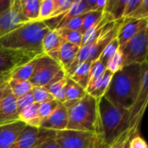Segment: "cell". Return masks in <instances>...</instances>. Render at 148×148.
Instances as JSON below:
<instances>
[{
	"label": "cell",
	"instance_id": "cell-1",
	"mask_svg": "<svg viewBox=\"0 0 148 148\" xmlns=\"http://www.w3.org/2000/svg\"><path fill=\"white\" fill-rule=\"evenodd\" d=\"M141 75V64L123 66L113 74L104 97L113 104L129 110L139 92Z\"/></svg>",
	"mask_w": 148,
	"mask_h": 148
},
{
	"label": "cell",
	"instance_id": "cell-2",
	"mask_svg": "<svg viewBox=\"0 0 148 148\" xmlns=\"http://www.w3.org/2000/svg\"><path fill=\"white\" fill-rule=\"evenodd\" d=\"M62 104L68 112L66 129L101 135L98 101L96 99L87 94L82 99L66 101Z\"/></svg>",
	"mask_w": 148,
	"mask_h": 148
},
{
	"label": "cell",
	"instance_id": "cell-3",
	"mask_svg": "<svg viewBox=\"0 0 148 148\" xmlns=\"http://www.w3.org/2000/svg\"><path fill=\"white\" fill-rule=\"evenodd\" d=\"M49 28L42 21L25 23L0 38V47L43 55L42 39Z\"/></svg>",
	"mask_w": 148,
	"mask_h": 148
},
{
	"label": "cell",
	"instance_id": "cell-4",
	"mask_svg": "<svg viewBox=\"0 0 148 148\" xmlns=\"http://www.w3.org/2000/svg\"><path fill=\"white\" fill-rule=\"evenodd\" d=\"M98 108L101 136L105 143L110 146L129 128V111L113 104L105 97L98 101Z\"/></svg>",
	"mask_w": 148,
	"mask_h": 148
},
{
	"label": "cell",
	"instance_id": "cell-5",
	"mask_svg": "<svg viewBox=\"0 0 148 148\" xmlns=\"http://www.w3.org/2000/svg\"><path fill=\"white\" fill-rule=\"evenodd\" d=\"M148 23L125 44L120 47L123 57V66L142 64L147 61Z\"/></svg>",
	"mask_w": 148,
	"mask_h": 148
},
{
	"label": "cell",
	"instance_id": "cell-6",
	"mask_svg": "<svg viewBox=\"0 0 148 148\" xmlns=\"http://www.w3.org/2000/svg\"><path fill=\"white\" fill-rule=\"evenodd\" d=\"M141 82L136 98L129 111V128L139 131L148 101V62L141 64Z\"/></svg>",
	"mask_w": 148,
	"mask_h": 148
},
{
	"label": "cell",
	"instance_id": "cell-7",
	"mask_svg": "<svg viewBox=\"0 0 148 148\" xmlns=\"http://www.w3.org/2000/svg\"><path fill=\"white\" fill-rule=\"evenodd\" d=\"M100 136L68 129L55 132V140L59 148H94Z\"/></svg>",
	"mask_w": 148,
	"mask_h": 148
},
{
	"label": "cell",
	"instance_id": "cell-8",
	"mask_svg": "<svg viewBox=\"0 0 148 148\" xmlns=\"http://www.w3.org/2000/svg\"><path fill=\"white\" fill-rule=\"evenodd\" d=\"M61 70L63 69L59 62L44 54L41 55L37 57L36 66L29 82L33 87H46Z\"/></svg>",
	"mask_w": 148,
	"mask_h": 148
},
{
	"label": "cell",
	"instance_id": "cell-9",
	"mask_svg": "<svg viewBox=\"0 0 148 148\" xmlns=\"http://www.w3.org/2000/svg\"><path fill=\"white\" fill-rule=\"evenodd\" d=\"M39 56L41 55L0 47V75L10 73Z\"/></svg>",
	"mask_w": 148,
	"mask_h": 148
},
{
	"label": "cell",
	"instance_id": "cell-10",
	"mask_svg": "<svg viewBox=\"0 0 148 148\" xmlns=\"http://www.w3.org/2000/svg\"><path fill=\"white\" fill-rule=\"evenodd\" d=\"M54 135V131L46 130L40 127H33L26 125L20 136L10 148H34Z\"/></svg>",
	"mask_w": 148,
	"mask_h": 148
},
{
	"label": "cell",
	"instance_id": "cell-11",
	"mask_svg": "<svg viewBox=\"0 0 148 148\" xmlns=\"http://www.w3.org/2000/svg\"><path fill=\"white\" fill-rule=\"evenodd\" d=\"M25 23L28 21L22 14L20 0H13L11 6L0 14V38Z\"/></svg>",
	"mask_w": 148,
	"mask_h": 148
},
{
	"label": "cell",
	"instance_id": "cell-12",
	"mask_svg": "<svg viewBox=\"0 0 148 148\" xmlns=\"http://www.w3.org/2000/svg\"><path fill=\"white\" fill-rule=\"evenodd\" d=\"M19 121L16 99L10 92L8 83L0 101V126Z\"/></svg>",
	"mask_w": 148,
	"mask_h": 148
},
{
	"label": "cell",
	"instance_id": "cell-13",
	"mask_svg": "<svg viewBox=\"0 0 148 148\" xmlns=\"http://www.w3.org/2000/svg\"><path fill=\"white\" fill-rule=\"evenodd\" d=\"M68 125V112L62 103L40 123V128L50 131H62L65 130Z\"/></svg>",
	"mask_w": 148,
	"mask_h": 148
},
{
	"label": "cell",
	"instance_id": "cell-14",
	"mask_svg": "<svg viewBox=\"0 0 148 148\" xmlns=\"http://www.w3.org/2000/svg\"><path fill=\"white\" fill-rule=\"evenodd\" d=\"M147 23L148 19L138 20L132 17L123 18L116 36L120 47L125 44L133 36H134L139 32V30Z\"/></svg>",
	"mask_w": 148,
	"mask_h": 148
},
{
	"label": "cell",
	"instance_id": "cell-15",
	"mask_svg": "<svg viewBox=\"0 0 148 148\" xmlns=\"http://www.w3.org/2000/svg\"><path fill=\"white\" fill-rule=\"evenodd\" d=\"M26 125L16 121L12 123L0 126V148H10L20 136Z\"/></svg>",
	"mask_w": 148,
	"mask_h": 148
},
{
	"label": "cell",
	"instance_id": "cell-16",
	"mask_svg": "<svg viewBox=\"0 0 148 148\" xmlns=\"http://www.w3.org/2000/svg\"><path fill=\"white\" fill-rule=\"evenodd\" d=\"M62 42V39L57 30L49 29L42 39V51L44 55L58 62V53Z\"/></svg>",
	"mask_w": 148,
	"mask_h": 148
},
{
	"label": "cell",
	"instance_id": "cell-17",
	"mask_svg": "<svg viewBox=\"0 0 148 148\" xmlns=\"http://www.w3.org/2000/svg\"><path fill=\"white\" fill-rule=\"evenodd\" d=\"M79 46L74 45L62 40L58 53V62L62 66L64 72H66L69 69V68L75 61L79 52Z\"/></svg>",
	"mask_w": 148,
	"mask_h": 148
},
{
	"label": "cell",
	"instance_id": "cell-18",
	"mask_svg": "<svg viewBox=\"0 0 148 148\" xmlns=\"http://www.w3.org/2000/svg\"><path fill=\"white\" fill-rule=\"evenodd\" d=\"M112 76H113V73L106 69L103 75L97 81H95L93 84L89 85L86 88L87 94L90 95L92 97H94L99 101L102 97H104L108 88V86L110 84Z\"/></svg>",
	"mask_w": 148,
	"mask_h": 148
},
{
	"label": "cell",
	"instance_id": "cell-19",
	"mask_svg": "<svg viewBox=\"0 0 148 148\" xmlns=\"http://www.w3.org/2000/svg\"><path fill=\"white\" fill-rule=\"evenodd\" d=\"M18 119L27 126L39 127L41 123V118L39 114V104L35 102L30 106L23 108L19 113Z\"/></svg>",
	"mask_w": 148,
	"mask_h": 148
},
{
	"label": "cell",
	"instance_id": "cell-20",
	"mask_svg": "<svg viewBox=\"0 0 148 148\" xmlns=\"http://www.w3.org/2000/svg\"><path fill=\"white\" fill-rule=\"evenodd\" d=\"M91 63L92 62H84L80 63L75 67V69L68 77H69L81 87L86 89L89 82Z\"/></svg>",
	"mask_w": 148,
	"mask_h": 148
},
{
	"label": "cell",
	"instance_id": "cell-21",
	"mask_svg": "<svg viewBox=\"0 0 148 148\" xmlns=\"http://www.w3.org/2000/svg\"><path fill=\"white\" fill-rule=\"evenodd\" d=\"M88 11H91V10H90V8L88 5L86 0H73L72 5L70 6L69 10L63 16L61 23H59V25L57 26L56 30H57L63 23H65L69 19L74 18L78 16H81V15H83Z\"/></svg>",
	"mask_w": 148,
	"mask_h": 148
},
{
	"label": "cell",
	"instance_id": "cell-22",
	"mask_svg": "<svg viewBox=\"0 0 148 148\" xmlns=\"http://www.w3.org/2000/svg\"><path fill=\"white\" fill-rule=\"evenodd\" d=\"M41 0H20L22 14L28 22L38 21Z\"/></svg>",
	"mask_w": 148,
	"mask_h": 148
},
{
	"label": "cell",
	"instance_id": "cell-23",
	"mask_svg": "<svg viewBox=\"0 0 148 148\" xmlns=\"http://www.w3.org/2000/svg\"><path fill=\"white\" fill-rule=\"evenodd\" d=\"M37 57L34 58L30 62L14 69L10 73V79L19 80V81H29L34 71H35L36 62H37Z\"/></svg>",
	"mask_w": 148,
	"mask_h": 148
},
{
	"label": "cell",
	"instance_id": "cell-24",
	"mask_svg": "<svg viewBox=\"0 0 148 148\" xmlns=\"http://www.w3.org/2000/svg\"><path fill=\"white\" fill-rule=\"evenodd\" d=\"M127 2V0H107L103 11L108 13L114 21L121 20Z\"/></svg>",
	"mask_w": 148,
	"mask_h": 148
},
{
	"label": "cell",
	"instance_id": "cell-25",
	"mask_svg": "<svg viewBox=\"0 0 148 148\" xmlns=\"http://www.w3.org/2000/svg\"><path fill=\"white\" fill-rule=\"evenodd\" d=\"M87 95L85 88L81 87L72 79L67 76L65 84V100L66 101H75L82 99Z\"/></svg>",
	"mask_w": 148,
	"mask_h": 148
},
{
	"label": "cell",
	"instance_id": "cell-26",
	"mask_svg": "<svg viewBox=\"0 0 148 148\" xmlns=\"http://www.w3.org/2000/svg\"><path fill=\"white\" fill-rule=\"evenodd\" d=\"M8 87L16 99L30 92L33 88L29 81H19L13 79H10L8 81Z\"/></svg>",
	"mask_w": 148,
	"mask_h": 148
},
{
	"label": "cell",
	"instance_id": "cell-27",
	"mask_svg": "<svg viewBox=\"0 0 148 148\" xmlns=\"http://www.w3.org/2000/svg\"><path fill=\"white\" fill-rule=\"evenodd\" d=\"M66 78H67V76L62 80L57 81V82H51L45 87L47 88V90L50 93V95L53 96V98L61 103H63L66 101L65 100Z\"/></svg>",
	"mask_w": 148,
	"mask_h": 148
},
{
	"label": "cell",
	"instance_id": "cell-28",
	"mask_svg": "<svg viewBox=\"0 0 148 148\" xmlns=\"http://www.w3.org/2000/svg\"><path fill=\"white\" fill-rule=\"evenodd\" d=\"M57 32L63 41L81 47L82 41V34L80 31L70 30L66 29H57Z\"/></svg>",
	"mask_w": 148,
	"mask_h": 148
},
{
	"label": "cell",
	"instance_id": "cell-29",
	"mask_svg": "<svg viewBox=\"0 0 148 148\" xmlns=\"http://www.w3.org/2000/svg\"><path fill=\"white\" fill-rule=\"evenodd\" d=\"M102 15H103V11H101V10H92V11H88L85 13L81 33L83 35L88 29H90L96 23H98L100 19L101 18Z\"/></svg>",
	"mask_w": 148,
	"mask_h": 148
},
{
	"label": "cell",
	"instance_id": "cell-30",
	"mask_svg": "<svg viewBox=\"0 0 148 148\" xmlns=\"http://www.w3.org/2000/svg\"><path fill=\"white\" fill-rule=\"evenodd\" d=\"M136 133H139V131L131 128L127 129L109 146V148H129L130 140Z\"/></svg>",
	"mask_w": 148,
	"mask_h": 148
},
{
	"label": "cell",
	"instance_id": "cell-31",
	"mask_svg": "<svg viewBox=\"0 0 148 148\" xmlns=\"http://www.w3.org/2000/svg\"><path fill=\"white\" fill-rule=\"evenodd\" d=\"M120 48L118 40L116 37H114L112 41H110L108 42V44L106 46V48L103 49L102 53L101 54L99 59L101 61V62L106 66L108 62L110 60V58L115 54V52L118 50V49Z\"/></svg>",
	"mask_w": 148,
	"mask_h": 148
},
{
	"label": "cell",
	"instance_id": "cell-32",
	"mask_svg": "<svg viewBox=\"0 0 148 148\" xmlns=\"http://www.w3.org/2000/svg\"><path fill=\"white\" fill-rule=\"evenodd\" d=\"M106 69H107L106 66L101 62L100 59H97L95 62H93L90 66V77H89V82L88 87L93 84L95 81H97L103 75Z\"/></svg>",
	"mask_w": 148,
	"mask_h": 148
},
{
	"label": "cell",
	"instance_id": "cell-33",
	"mask_svg": "<svg viewBox=\"0 0 148 148\" xmlns=\"http://www.w3.org/2000/svg\"><path fill=\"white\" fill-rule=\"evenodd\" d=\"M31 92L34 98V101L36 103L41 104L46 101L55 100L45 87H33Z\"/></svg>",
	"mask_w": 148,
	"mask_h": 148
},
{
	"label": "cell",
	"instance_id": "cell-34",
	"mask_svg": "<svg viewBox=\"0 0 148 148\" xmlns=\"http://www.w3.org/2000/svg\"><path fill=\"white\" fill-rule=\"evenodd\" d=\"M54 9L53 0H41L38 21H45L52 16Z\"/></svg>",
	"mask_w": 148,
	"mask_h": 148
},
{
	"label": "cell",
	"instance_id": "cell-35",
	"mask_svg": "<svg viewBox=\"0 0 148 148\" xmlns=\"http://www.w3.org/2000/svg\"><path fill=\"white\" fill-rule=\"evenodd\" d=\"M122 67H123V57H122V53L119 48L118 50L115 52V54L108 62L106 68L108 70L114 74L115 72L120 70Z\"/></svg>",
	"mask_w": 148,
	"mask_h": 148
},
{
	"label": "cell",
	"instance_id": "cell-36",
	"mask_svg": "<svg viewBox=\"0 0 148 148\" xmlns=\"http://www.w3.org/2000/svg\"><path fill=\"white\" fill-rule=\"evenodd\" d=\"M60 103L61 102L57 101L56 100H52V101L39 104V114H40L41 121L46 119L58 107Z\"/></svg>",
	"mask_w": 148,
	"mask_h": 148
},
{
	"label": "cell",
	"instance_id": "cell-37",
	"mask_svg": "<svg viewBox=\"0 0 148 148\" xmlns=\"http://www.w3.org/2000/svg\"><path fill=\"white\" fill-rule=\"evenodd\" d=\"M53 1H54V9L51 17L64 15L69 10L73 3V0H53Z\"/></svg>",
	"mask_w": 148,
	"mask_h": 148
},
{
	"label": "cell",
	"instance_id": "cell-38",
	"mask_svg": "<svg viewBox=\"0 0 148 148\" xmlns=\"http://www.w3.org/2000/svg\"><path fill=\"white\" fill-rule=\"evenodd\" d=\"M138 20L148 19V1L141 0L135 10L128 16Z\"/></svg>",
	"mask_w": 148,
	"mask_h": 148
},
{
	"label": "cell",
	"instance_id": "cell-39",
	"mask_svg": "<svg viewBox=\"0 0 148 148\" xmlns=\"http://www.w3.org/2000/svg\"><path fill=\"white\" fill-rule=\"evenodd\" d=\"M83 18H84V14L75 16L74 18H71L69 21H67L65 23H63L59 29H66L75 30V31L81 32L82 23H83Z\"/></svg>",
	"mask_w": 148,
	"mask_h": 148
},
{
	"label": "cell",
	"instance_id": "cell-40",
	"mask_svg": "<svg viewBox=\"0 0 148 148\" xmlns=\"http://www.w3.org/2000/svg\"><path fill=\"white\" fill-rule=\"evenodd\" d=\"M33 103H35V101L31 91L19 98H16V108H17L18 114L23 108H27L28 106H30Z\"/></svg>",
	"mask_w": 148,
	"mask_h": 148
},
{
	"label": "cell",
	"instance_id": "cell-41",
	"mask_svg": "<svg viewBox=\"0 0 148 148\" xmlns=\"http://www.w3.org/2000/svg\"><path fill=\"white\" fill-rule=\"evenodd\" d=\"M129 148H148V147L146 140L140 135L139 133H136L130 140Z\"/></svg>",
	"mask_w": 148,
	"mask_h": 148
},
{
	"label": "cell",
	"instance_id": "cell-42",
	"mask_svg": "<svg viewBox=\"0 0 148 148\" xmlns=\"http://www.w3.org/2000/svg\"><path fill=\"white\" fill-rule=\"evenodd\" d=\"M141 0H127V4L125 6V10L123 14V18L128 17L137 8V6L140 4Z\"/></svg>",
	"mask_w": 148,
	"mask_h": 148
},
{
	"label": "cell",
	"instance_id": "cell-43",
	"mask_svg": "<svg viewBox=\"0 0 148 148\" xmlns=\"http://www.w3.org/2000/svg\"><path fill=\"white\" fill-rule=\"evenodd\" d=\"M34 148H59V147L55 140V135H54L53 137L45 140L44 141H42V143H40Z\"/></svg>",
	"mask_w": 148,
	"mask_h": 148
},
{
	"label": "cell",
	"instance_id": "cell-44",
	"mask_svg": "<svg viewBox=\"0 0 148 148\" xmlns=\"http://www.w3.org/2000/svg\"><path fill=\"white\" fill-rule=\"evenodd\" d=\"M94 148H109V145H108L107 143H105V141L102 139V136L101 135L97 140V142L95 143Z\"/></svg>",
	"mask_w": 148,
	"mask_h": 148
},
{
	"label": "cell",
	"instance_id": "cell-45",
	"mask_svg": "<svg viewBox=\"0 0 148 148\" xmlns=\"http://www.w3.org/2000/svg\"><path fill=\"white\" fill-rule=\"evenodd\" d=\"M11 73V72H10ZM10 73H6V74H2L0 75V86L5 82H7L10 80Z\"/></svg>",
	"mask_w": 148,
	"mask_h": 148
},
{
	"label": "cell",
	"instance_id": "cell-46",
	"mask_svg": "<svg viewBox=\"0 0 148 148\" xmlns=\"http://www.w3.org/2000/svg\"><path fill=\"white\" fill-rule=\"evenodd\" d=\"M7 83H8V82H5V83H3V84H2V85L0 86V101H1V99H2V97H3V92H4V88H5Z\"/></svg>",
	"mask_w": 148,
	"mask_h": 148
}]
</instances>
